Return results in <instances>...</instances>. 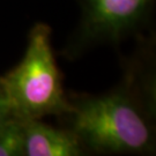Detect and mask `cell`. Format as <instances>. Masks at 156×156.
Returning a JSON list of instances; mask_svg holds the SVG:
<instances>
[{"label":"cell","instance_id":"obj_1","mask_svg":"<svg viewBox=\"0 0 156 156\" xmlns=\"http://www.w3.org/2000/svg\"><path fill=\"white\" fill-rule=\"evenodd\" d=\"M0 93L7 101L12 116L21 120L71 115L73 106L62 90L49 26H34L22 60L0 78Z\"/></svg>","mask_w":156,"mask_h":156},{"label":"cell","instance_id":"obj_2","mask_svg":"<svg viewBox=\"0 0 156 156\" xmlns=\"http://www.w3.org/2000/svg\"><path fill=\"white\" fill-rule=\"evenodd\" d=\"M72 106L73 132L90 149L131 154L153 149V129L127 91H112Z\"/></svg>","mask_w":156,"mask_h":156},{"label":"cell","instance_id":"obj_3","mask_svg":"<svg viewBox=\"0 0 156 156\" xmlns=\"http://www.w3.org/2000/svg\"><path fill=\"white\" fill-rule=\"evenodd\" d=\"M153 0H82L78 46L117 41L144 19Z\"/></svg>","mask_w":156,"mask_h":156},{"label":"cell","instance_id":"obj_4","mask_svg":"<svg viewBox=\"0 0 156 156\" xmlns=\"http://www.w3.org/2000/svg\"><path fill=\"white\" fill-rule=\"evenodd\" d=\"M26 139L24 156H79L82 144L73 131L59 129L41 119L22 120Z\"/></svg>","mask_w":156,"mask_h":156},{"label":"cell","instance_id":"obj_5","mask_svg":"<svg viewBox=\"0 0 156 156\" xmlns=\"http://www.w3.org/2000/svg\"><path fill=\"white\" fill-rule=\"evenodd\" d=\"M26 139L21 119L8 118L0 126V156H24Z\"/></svg>","mask_w":156,"mask_h":156},{"label":"cell","instance_id":"obj_6","mask_svg":"<svg viewBox=\"0 0 156 156\" xmlns=\"http://www.w3.org/2000/svg\"><path fill=\"white\" fill-rule=\"evenodd\" d=\"M11 117L12 113L9 110V106L7 104V101L4 97V95L0 93V126Z\"/></svg>","mask_w":156,"mask_h":156}]
</instances>
